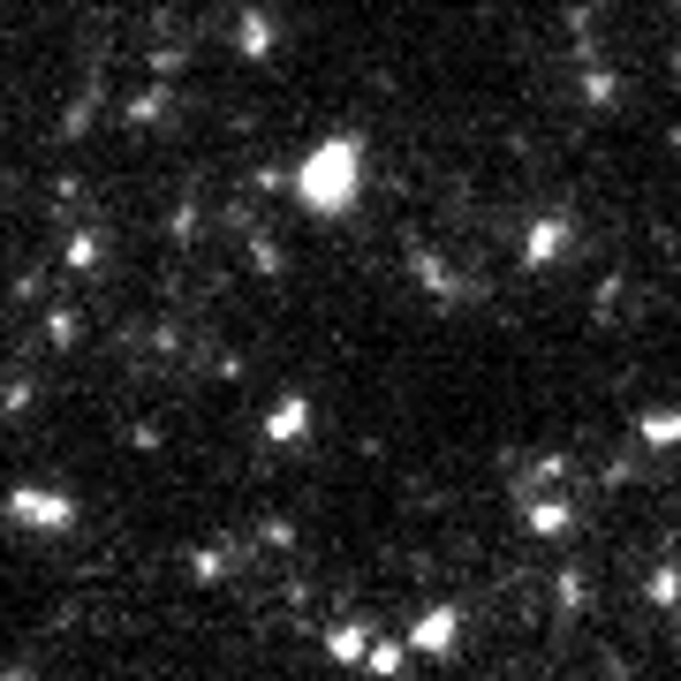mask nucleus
Segmentation results:
<instances>
[{
  "label": "nucleus",
  "instance_id": "2",
  "mask_svg": "<svg viewBox=\"0 0 681 681\" xmlns=\"http://www.w3.org/2000/svg\"><path fill=\"white\" fill-rule=\"evenodd\" d=\"M447 637H455V621H447V613H431L425 629H417V643H425V651H439V643H447Z\"/></svg>",
  "mask_w": 681,
  "mask_h": 681
},
{
  "label": "nucleus",
  "instance_id": "1",
  "mask_svg": "<svg viewBox=\"0 0 681 681\" xmlns=\"http://www.w3.org/2000/svg\"><path fill=\"white\" fill-rule=\"evenodd\" d=\"M348 190H356V144H318V152L303 160V197H311L318 213H340Z\"/></svg>",
  "mask_w": 681,
  "mask_h": 681
}]
</instances>
